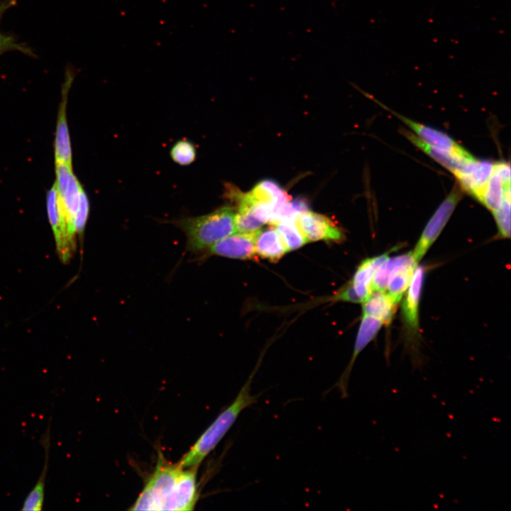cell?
I'll return each instance as SVG.
<instances>
[{
    "mask_svg": "<svg viewBox=\"0 0 511 511\" xmlns=\"http://www.w3.org/2000/svg\"><path fill=\"white\" fill-rule=\"evenodd\" d=\"M197 467L171 463L160 454L155 468L131 510H192L198 500Z\"/></svg>",
    "mask_w": 511,
    "mask_h": 511,
    "instance_id": "1",
    "label": "cell"
},
{
    "mask_svg": "<svg viewBox=\"0 0 511 511\" xmlns=\"http://www.w3.org/2000/svg\"><path fill=\"white\" fill-rule=\"evenodd\" d=\"M256 370L249 375L236 397L198 438L179 461L185 468L199 467L233 425L243 410L256 404L260 393L251 394V385Z\"/></svg>",
    "mask_w": 511,
    "mask_h": 511,
    "instance_id": "2",
    "label": "cell"
},
{
    "mask_svg": "<svg viewBox=\"0 0 511 511\" xmlns=\"http://www.w3.org/2000/svg\"><path fill=\"white\" fill-rule=\"evenodd\" d=\"M235 213L233 208L223 207L205 215L185 218L177 224L186 234L188 248L199 252L236 232Z\"/></svg>",
    "mask_w": 511,
    "mask_h": 511,
    "instance_id": "3",
    "label": "cell"
},
{
    "mask_svg": "<svg viewBox=\"0 0 511 511\" xmlns=\"http://www.w3.org/2000/svg\"><path fill=\"white\" fill-rule=\"evenodd\" d=\"M56 182H55L62 216L70 239L75 243V217L79 207L82 187L72 171V167L63 163H55Z\"/></svg>",
    "mask_w": 511,
    "mask_h": 511,
    "instance_id": "4",
    "label": "cell"
},
{
    "mask_svg": "<svg viewBox=\"0 0 511 511\" xmlns=\"http://www.w3.org/2000/svg\"><path fill=\"white\" fill-rule=\"evenodd\" d=\"M461 197V188L456 185L431 217L412 252L417 263L438 238Z\"/></svg>",
    "mask_w": 511,
    "mask_h": 511,
    "instance_id": "5",
    "label": "cell"
},
{
    "mask_svg": "<svg viewBox=\"0 0 511 511\" xmlns=\"http://www.w3.org/2000/svg\"><path fill=\"white\" fill-rule=\"evenodd\" d=\"M296 222L308 242L340 241L344 238L341 230L334 221L309 210L300 214Z\"/></svg>",
    "mask_w": 511,
    "mask_h": 511,
    "instance_id": "6",
    "label": "cell"
},
{
    "mask_svg": "<svg viewBox=\"0 0 511 511\" xmlns=\"http://www.w3.org/2000/svg\"><path fill=\"white\" fill-rule=\"evenodd\" d=\"M382 326L383 323L380 320L363 315L351 358L340 378L329 391L336 388L341 393L342 398L348 397L349 378L356 359L365 347L376 336Z\"/></svg>",
    "mask_w": 511,
    "mask_h": 511,
    "instance_id": "7",
    "label": "cell"
},
{
    "mask_svg": "<svg viewBox=\"0 0 511 511\" xmlns=\"http://www.w3.org/2000/svg\"><path fill=\"white\" fill-rule=\"evenodd\" d=\"M47 211L54 233L58 256L62 262L66 263L72 257L75 247L69 239L66 226L62 220L58 194L55 183L48 192Z\"/></svg>",
    "mask_w": 511,
    "mask_h": 511,
    "instance_id": "8",
    "label": "cell"
},
{
    "mask_svg": "<svg viewBox=\"0 0 511 511\" xmlns=\"http://www.w3.org/2000/svg\"><path fill=\"white\" fill-rule=\"evenodd\" d=\"M376 101L381 106L388 110L390 113H392V114L404 122L417 134L416 136L424 142L434 147L449 151L464 158H473L470 153L445 133L407 119L389 109L379 101Z\"/></svg>",
    "mask_w": 511,
    "mask_h": 511,
    "instance_id": "9",
    "label": "cell"
},
{
    "mask_svg": "<svg viewBox=\"0 0 511 511\" xmlns=\"http://www.w3.org/2000/svg\"><path fill=\"white\" fill-rule=\"evenodd\" d=\"M256 231L233 233L213 245L209 250L211 253L219 256L253 260L257 255L255 248Z\"/></svg>",
    "mask_w": 511,
    "mask_h": 511,
    "instance_id": "10",
    "label": "cell"
},
{
    "mask_svg": "<svg viewBox=\"0 0 511 511\" xmlns=\"http://www.w3.org/2000/svg\"><path fill=\"white\" fill-rule=\"evenodd\" d=\"M494 163L476 158L468 162L459 172L454 174L461 189L479 200L482 192L492 175Z\"/></svg>",
    "mask_w": 511,
    "mask_h": 511,
    "instance_id": "11",
    "label": "cell"
},
{
    "mask_svg": "<svg viewBox=\"0 0 511 511\" xmlns=\"http://www.w3.org/2000/svg\"><path fill=\"white\" fill-rule=\"evenodd\" d=\"M72 79V73L68 70L66 73V79L62 88V101L58 110L55 141V163H63L70 167H72V151L66 117V104Z\"/></svg>",
    "mask_w": 511,
    "mask_h": 511,
    "instance_id": "12",
    "label": "cell"
},
{
    "mask_svg": "<svg viewBox=\"0 0 511 511\" xmlns=\"http://www.w3.org/2000/svg\"><path fill=\"white\" fill-rule=\"evenodd\" d=\"M51 420L49 419L46 429L41 435L40 443L45 451V461L42 471L33 488L25 498L21 510L39 511L43 509L45 500L46 478L48 471L50 450L51 446Z\"/></svg>",
    "mask_w": 511,
    "mask_h": 511,
    "instance_id": "13",
    "label": "cell"
},
{
    "mask_svg": "<svg viewBox=\"0 0 511 511\" xmlns=\"http://www.w3.org/2000/svg\"><path fill=\"white\" fill-rule=\"evenodd\" d=\"M401 132L412 143L449 170L454 175L461 171L468 162L475 159L474 157L472 158H464L449 151L430 145L408 130L402 129Z\"/></svg>",
    "mask_w": 511,
    "mask_h": 511,
    "instance_id": "14",
    "label": "cell"
},
{
    "mask_svg": "<svg viewBox=\"0 0 511 511\" xmlns=\"http://www.w3.org/2000/svg\"><path fill=\"white\" fill-rule=\"evenodd\" d=\"M257 256L271 262L278 261L287 252L278 231L274 226L258 229L255 237Z\"/></svg>",
    "mask_w": 511,
    "mask_h": 511,
    "instance_id": "15",
    "label": "cell"
},
{
    "mask_svg": "<svg viewBox=\"0 0 511 511\" xmlns=\"http://www.w3.org/2000/svg\"><path fill=\"white\" fill-rule=\"evenodd\" d=\"M424 274V268L421 265H417L402 304L404 319L407 326L412 329H417L418 327V308Z\"/></svg>",
    "mask_w": 511,
    "mask_h": 511,
    "instance_id": "16",
    "label": "cell"
},
{
    "mask_svg": "<svg viewBox=\"0 0 511 511\" xmlns=\"http://www.w3.org/2000/svg\"><path fill=\"white\" fill-rule=\"evenodd\" d=\"M389 258L388 253L367 258L358 265L352 279V286L364 302L373 292L371 283L376 270Z\"/></svg>",
    "mask_w": 511,
    "mask_h": 511,
    "instance_id": "17",
    "label": "cell"
},
{
    "mask_svg": "<svg viewBox=\"0 0 511 511\" xmlns=\"http://www.w3.org/2000/svg\"><path fill=\"white\" fill-rule=\"evenodd\" d=\"M363 303V315L377 319L385 325L391 323L397 304L386 292L375 291Z\"/></svg>",
    "mask_w": 511,
    "mask_h": 511,
    "instance_id": "18",
    "label": "cell"
},
{
    "mask_svg": "<svg viewBox=\"0 0 511 511\" xmlns=\"http://www.w3.org/2000/svg\"><path fill=\"white\" fill-rule=\"evenodd\" d=\"M412 264L417 265L412 256V252L388 258L375 272L371 283L372 291L385 292L393 271Z\"/></svg>",
    "mask_w": 511,
    "mask_h": 511,
    "instance_id": "19",
    "label": "cell"
},
{
    "mask_svg": "<svg viewBox=\"0 0 511 511\" xmlns=\"http://www.w3.org/2000/svg\"><path fill=\"white\" fill-rule=\"evenodd\" d=\"M248 193L253 202L270 203L275 207L291 200L290 196L278 183L269 180L260 182Z\"/></svg>",
    "mask_w": 511,
    "mask_h": 511,
    "instance_id": "20",
    "label": "cell"
},
{
    "mask_svg": "<svg viewBox=\"0 0 511 511\" xmlns=\"http://www.w3.org/2000/svg\"><path fill=\"white\" fill-rule=\"evenodd\" d=\"M510 193V183L504 182L492 172L478 201L489 210L494 211L500 207L505 197Z\"/></svg>",
    "mask_w": 511,
    "mask_h": 511,
    "instance_id": "21",
    "label": "cell"
},
{
    "mask_svg": "<svg viewBox=\"0 0 511 511\" xmlns=\"http://www.w3.org/2000/svg\"><path fill=\"white\" fill-rule=\"evenodd\" d=\"M417 265L412 264L395 269L388 282L386 292L391 300L397 304L409 287L414 270Z\"/></svg>",
    "mask_w": 511,
    "mask_h": 511,
    "instance_id": "22",
    "label": "cell"
},
{
    "mask_svg": "<svg viewBox=\"0 0 511 511\" xmlns=\"http://www.w3.org/2000/svg\"><path fill=\"white\" fill-rule=\"evenodd\" d=\"M275 226L287 251L298 249L308 243L296 221L282 220Z\"/></svg>",
    "mask_w": 511,
    "mask_h": 511,
    "instance_id": "23",
    "label": "cell"
},
{
    "mask_svg": "<svg viewBox=\"0 0 511 511\" xmlns=\"http://www.w3.org/2000/svg\"><path fill=\"white\" fill-rule=\"evenodd\" d=\"M14 4L15 0H0V22L5 12ZM9 51H19L28 55H33L28 46L18 43L12 35L4 34L0 30V55Z\"/></svg>",
    "mask_w": 511,
    "mask_h": 511,
    "instance_id": "24",
    "label": "cell"
},
{
    "mask_svg": "<svg viewBox=\"0 0 511 511\" xmlns=\"http://www.w3.org/2000/svg\"><path fill=\"white\" fill-rule=\"evenodd\" d=\"M172 159L177 164L187 165L196 158V149L194 144L187 140L176 142L170 150Z\"/></svg>",
    "mask_w": 511,
    "mask_h": 511,
    "instance_id": "25",
    "label": "cell"
},
{
    "mask_svg": "<svg viewBox=\"0 0 511 511\" xmlns=\"http://www.w3.org/2000/svg\"><path fill=\"white\" fill-rule=\"evenodd\" d=\"M500 236L510 237V194H507L500 207L493 211Z\"/></svg>",
    "mask_w": 511,
    "mask_h": 511,
    "instance_id": "26",
    "label": "cell"
},
{
    "mask_svg": "<svg viewBox=\"0 0 511 511\" xmlns=\"http://www.w3.org/2000/svg\"><path fill=\"white\" fill-rule=\"evenodd\" d=\"M89 213V201L84 189L81 190L79 207L75 217V229L77 234L83 233Z\"/></svg>",
    "mask_w": 511,
    "mask_h": 511,
    "instance_id": "27",
    "label": "cell"
},
{
    "mask_svg": "<svg viewBox=\"0 0 511 511\" xmlns=\"http://www.w3.org/2000/svg\"><path fill=\"white\" fill-rule=\"evenodd\" d=\"M493 172L497 175L504 182L510 183V163L500 161L494 163Z\"/></svg>",
    "mask_w": 511,
    "mask_h": 511,
    "instance_id": "28",
    "label": "cell"
},
{
    "mask_svg": "<svg viewBox=\"0 0 511 511\" xmlns=\"http://www.w3.org/2000/svg\"><path fill=\"white\" fill-rule=\"evenodd\" d=\"M336 300L351 302L354 303L362 302L361 300L356 292L353 287L351 284L347 286L345 289L341 290L336 296Z\"/></svg>",
    "mask_w": 511,
    "mask_h": 511,
    "instance_id": "29",
    "label": "cell"
}]
</instances>
